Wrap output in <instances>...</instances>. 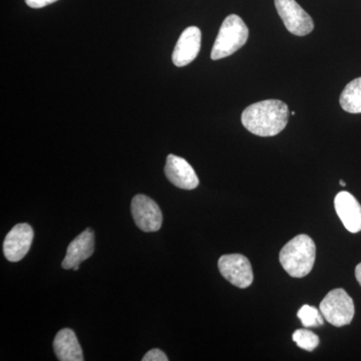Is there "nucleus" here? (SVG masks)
Segmentation results:
<instances>
[{
	"instance_id": "nucleus-1",
	"label": "nucleus",
	"mask_w": 361,
	"mask_h": 361,
	"mask_svg": "<svg viewBox=\"0 0 361 361\" xmlns=\"http://www.w3.org/2000/svg\"><path fill=\"white\" fill-rule=\"evenodd\" d=\"M288 106L278 99H267L251 104L242 113L244 128L259 137H274L286 128Z\"/></svg>"
},
{
	"instance_id": "nucleus-2",
	"label": "nucleus",
	"mask_w": 361,
	"mask_h": 361,
	"mask_svg": "<svg viewBox=\"0 0 361 361\" xmlns=\"http://www.w3.org/2000/svg\"><path fill=\"white\" fill-rule=\"evenodd\" d=\"M316 246L307 235H298L281 249L279 261L283 269L294 278L310 274L314 266Z\"/></svg>"
},
{
	"instance_id": "nucleus-3",
	"label": "nucleus",
	"mask_w": 361,
	"mask_h": 361,
	"mask_svg": "<svg viewBox=\"0 0 361 361\" xmlns=\"http://www.w3.org/2000/svg\"><path fill=\"white\" fill-rule=\"evenodd\" d=\"M248 37V27L240 16L236 14L227 16L216 37L211 59L218 61L231 56L245 45Z\"/></svg>"
},
{
	"instance_id": "nucleus-4",
	"label": "nucleus",
	"mask_w": 361,
	"mask_h": 361,
	"mask_svg": "<svg viewBox=\"0 0 361 361\" xmlns=\"http://www.w3.org/2000/svg\"><path fill=\"white\" fill-rule=\"evenodd\" d=\"M319 310L324 319L336 327L350 324L355 317V303L353 298L342 288L330 291L323 298Z\"/></svg>"
},
{
	"instance_id": "nucleus-5",
	"label": "nucleus",
	"mask_w": 361,
	"mask_h": 361,
	"mask_svg": "<svg viewBox=\"0 0 361 361\" xmlns=\"http://www.w3.org/2000/svg\"><path fill=\"white\" fill-rule=\"evenodd\" d=\"M274 2L285 27L292 35L305 37L314 30L312 18L295 0H274Z\"/></svg>"
},
{
	"instance_id": "nucleus-6",
	"label": "nucleus",
	"mask_w": 361,
	"mask_h": 361,
	"mask_svg": "<svg viewBox=\"0 0 361 361\" xmlns=\"http://www.w3.org/2000/svg\"><path fill=\"white\" fill-rule=\"evenodd\" d=\"M218 267L222 276L239 288H247L253 282L250 261L241 254L223 255L218 261Z\"/></svg>"
},
{
	"instance_id": "nucleus-7",
	"label": "nucleus",
	"mask_w": 361,
	"mask_h": 361,
	"mask_svg": "<svg viewBox=\"0 0 361 361\" xmlns=\"http://www.w3.org/2000/svg\"><path fill=\"white\" fill-rule=\"evenodd\" d=\"M132 216L135 225L144 232L159 231L163 223L160 207L155 201L145 195H137L133 198Z\"/></svg>"
},
{
	"instance_id": "nucleus-8",
	"label": "nucleus",
	"mask_w": 361,
	"mask_h": 361,
	"mask_svg": "<svg viewBox=\"0 0 361 361\" xmlns=\"http://www.w3.org/2000/svg\"><path fill=\"white\" fill-rule=\"evenodd\" d=\"M33 236L32 226L26 223L14 226L4 240V252L7 260L18 262L25 257L32 246Z\"/></svg>"
},
{
	"instance_id": "nucleus-9",
	"label": "nucleus",
	"mask_w": 361,
	"mask_h": 361,
	"mask_svg": "<svg viewBox=\"0 0 361 361\" xmlns=\"http://www.w3.org/2000/svg\"><path fill=\"white\" fill-rule=\"evenodd\" d=\"M202 33L197 26H189L180 35L173 51V63L178 68L190 65L200 52Z\"/></svg>"
},
{
	"instance_id": "nucleus-10",
	"label": "nucleus",
	"mask_w": 361,
	"mask_h": 361,
	"mask_svg": "<svg viewBox=\"0 0 361 361\" xmlns=\"http://www.w3.org/2000/svg\"><path fill=\"white\" fill-rule=\"evenodd\" d=\"M165 174L174 186L183 190H194L199 186V178L192 166L185 159L169 155Z\"/></svg>"
},
{
	"instance_id": "nucleus-11",
	"label": "nucleus",
	"mask_w": 361,
	"mask_h": 361,
	"mask_svg": "<svg viewBox=\"0 0 361 361\" xmlns=\"http://www.w3.org/2000/svg\"><path fill=\"white\" fill-rule=\"evenodd\" d=\"M334 207L342 224L349 232L361 231V205L353 195L346 191L337 194Z\"/></svg>"
},
{
	"instance_id": "nucleus-12",
	"label": "nucleus",
	"mask_w": 361,
	"mask_h": 361,
	"mask_svg": "<svg viewBox=\"0 0 361 361\" xmlns=\"http://www.w3.org/2000/svg\"><path fill=\"white\" fill-rule=\"evenodd\" d=\"M94 231L87 228L71 242L61 266L66 270L73 269L75 266H80L85 260L89 259L94 253Z\"/></svg>"
},
{
	"instance_id": "nucleus-13",
	"label": "nucleus",
	"mask_w": 361,
	"mask_h": 361,
	"mask_svg": "<svg viewBox=\"0 0 361 361\" xmlns=\"http://www.w3.org/2000/svg\"><path fill=\"white\" fill-rule=\"evenodd\" d=\"M54 353L61 361H82L85 360L82 348L75 332L70 329L59 330L54 337Z\"/></svg>"
},
{
	"instance_id": "nucleus-14",
	"label": "nucleus",
	"mask_w": 361,
	"mask_h": 361,
	"mask_svg": "<svg viewBox=\"0 0 361 361\" xmlns=\"http://www.w3.org/2000/svg\"><path fill=\"white\" fill-rule=\"evenodd\" d=\"M341 108L350 114H361V78L349 82L341 96Z\"/></svg>"
},
{
	"instance_id": "nucleus-15",
	"label": "nucleus",
	"mask_w": 361,
	"mask_h": 361,
	"mask_svg": "<svg viewBox=\"0 0 361 361\" xmlns=\"http://www.w3.org/2000/svg\"><path fill=\"white\" fill-rule=\"evenodd\" d=\"M297 316L305 327L320 326L324 323L322 313L313 306L303 305L299 310Z\"/></svg>"
},
{
	"instance_id": "nucleus-16",
	"label": "nucleus",
	"mask_w": 361,
	"mask_h": 361,
	"mask_svg": "<svg viewBox=\"0 0 361 361\" xmlns=\"http://www.w3.org/2000/svg\"><path fill=\"white\" fill-rule=\"evenodd\" d=\"M298 348L306 351H313L319 345V337L314 332L307 329H298L292 336Z\"/></svg>"
},
{
	"instance_id": "nucleus-17",
	"label": "nucleus",
	"mask_w": 361,
	"mask_h": 361,
	"mask_svg": "<svg viewBox=\"0 0 361 361\" xmlns=\"http://www.w3.org/2000/svg\"><path fill=\"white\" fill-rule=\"evenodd\" d=\"M169 358L160 349H152L142 357V361H168Z\"/></svg>"
},
{
	"instance_id": "nucleus-18",
	"label": "nucleus",
	"mask_w": 361,
	"mask_h": 361,
	"mask_svg": "<svg viewBox=\"0 0 361 361\" xmlns=\"http://www.w3.org/2000/svg\"><path fill=\"white\" fill-rule=\"evenodd\" d=\"M25 4L32 8H42L49 6V4H54L58 0H25Z\"/></svg>"
},
{
	"instance_id": "nucleus-19",
	"label": "nucleus",
	"mask_w": 361,
	"mask_h": 361,
	"mask_svg": "<svg viewBox=\"0 0 361 361\" xmlns=\"http://www.w3.org/2000/svg\"><path fill=\"white\" fill-rule=\"evenodd\" d=\"M355 277L356 280H357L358 283H360L361 286V263L356 266L355 268Z\"/></svg>"
},
{
	"instance_id": "nucleus-20",
	"label": "nucleus",
	"mask_w": 361,
	"mask_h": 361,
	"mask_svg": "<svg viewBox=\"0 0 361 361\" xmlns=\"http://www.w3.org/2000/svg\"><path fill=\"white\" fill-rule=\"evenodd\" d=\"M339 184H341L342 187L346 186L345 182H343V180H341V182H339Z\"/></svg>"
},
{
	"instance_id": "nucleus-21",
	"label": "nucleus",
	"mask_w": 361,
	"mask_h": 361,
	"mask_svg": "<svg viewBox=\"0 0 361 361\" xmlns=\"http://www.w3.org/2000/svg\"><path fill=\"white\" fill-rule=\"evenodd\" d=\"M73 269L75 271H78V269H80V266H75V267L73 268Z\"/></svg>"
}]
</instances>
